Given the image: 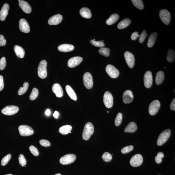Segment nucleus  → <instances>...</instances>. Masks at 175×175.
Wrapping results in <instances>:
<instances>
[{
  "label": "nucleus",
  "mask_w": 175,
  "mask_h": 175,
  "mask_svg": "<svg viewBox=\"0 0 175 175\" xmlns=\"http://www.w3.org/2000/svg\"><path fill=\"white\" fill-rule=\"evenodd\" d=\"M19 29L21 32L28 33L30 32L29 24L25 19H21L19 21Z\"/></svg>",
  "instance_id": "dca6fc26"
},
{
  "label": "nucleus",
  "mask_w": 175,
  "mask_h": 175,
  "mask_svg": "<svg viewBox=\"0 0 175 175\" xmlns=\"http://www.w3.org/2000/svg\"><path fill=\"white\" fill-rule=\"evenodd\" d=\"M29 149L32 154L35 156H38L39 155L38 149L34 146L32 145L30 146Z\"/></svg>",
  "instance_id": "c03bdc74"
},
{
  "label": "nucleus",
  "mask_w": 175,
  "mask_h": 175,
  "mask_svg": "<svg viewBox=\"0 0 175 175\" xmlns=\"http://www.w3.org/2000/svg\"><path fill=\"white\" fill-rule=\"evenodd\" d=\"M19 163L22 167L25 166L26 164L27 161L25 157L23 154H21L19 157Z\"/></svg>",
  "instance_id": "a19ab883"
},
{
  "label": "nucleus",
  "mask_w": 175,
  "mask_h": 175,
  "mask_svg": "<svg viewBox=\"0 0 175 175\" xmlns=\"http://www.w3.org/2000/svg\"><path fill=\"white\" fill-rule=\"evenodd\" d=\"M175 57L174 51L171 49H169L168 51V53L167 59L169 62H172L174 61Z\"/></svg>",
  "instance_id": "72a5a7b5"
},
{
  "label": "nucleus",
  "mask_w": 175,
  "mask_h": 175,
  "mask_svg": "<svg viewBox=\"0 0 175 175\" xmlns=\"http://www.w3.org/2000/svg\"><path fill=\"white\" fill-rule=\"evenodd\" d=\"M19 108L18 106L9 105L5 107L2 109V113L7 116H12L18 113Z\"/></svg>",
  "instance_id": "1a4fd4ad"
},
{
  "label": "nucleus",
  "mask_w": 175,
  "mask_h": 175,
  "mask_svg": "<svg viewBox=\"0 0 175 175\" xmlns=\"http://www.w3.org/2000/svg\"><path fill=\"white\" fill-rule=\"evenodd\" d=\"M139 37L138 32H134L132 33L131 36V38L133 40H135L137 39Z\"/></svg>",
  "instance_id": "8fccbe9b"
},
{
  "label": "nucleus",
  "mask_w": 175,
  "mask_h": 175,
  "mask_svg": "<svg viewBox=\"0 0 175 175\" xmlns=\"http://www.w3.org/2000/svg\"><path fill=\"white\" fill-rule=\"evenodd\" d=\"M107 112L108 113H109V111H107Z\"/></svg>",
  "instance_id": "bf43d9fd"
},
{
  "label": "nucleus",
  "mask_w": 175,
  "mask_h": 175,
  "mask_svg": "<svg viewBox=\"0 0 175 175\" xmlns=\"http://www.w3.org/2000/svg\"><path fill=\"white\" fill-rule=\"evenodd\" d=\"M83 59L80 56H75L70 59L68 62V67L70 68H74L81 63Z\"/></svg>",
  "instance_id": "2eb2a0df"
},
{
  "label": "nucleus",
  "mask_w": 175,
  "mask_h": 175,
  "mask_svg": "<svg viewBox=\"0 0 175 175\" xmlns=\"http://www.w3.org/2000/svg\"><path fill=\"white\" fill-rule=\"evenodd\" d=\"M38 94H39V92L38 90L34 88L32 89V92L30 95V99L31 101H34L36 99L38 96Z\"/></svg>",
  "instance_id": "f704fd0d"
},
{
  "label": "nucleus",
  "mask_w": 175,
  "mask_h": 175,
  "mask_svg": "<svg viewBox=\"0 0 175 175\" xmlns=\"http://www.w3.org/2000/svg\"><path fill=\"white\" fill-rule=\"evenodd\" d=\"M15 52L17 56L19 58H23L25 55V51L24 49L21 47V46L15 45L14 48Z\"/></svg>",
  "instance_id": "5701e85b"
},
{
  "label": "nucleus",
  "mask_w": 175,
  "mask_h": 175,
  "mask_svg": "<svg viewBox=\"0 0 175 175\" xmlns=\"http://www.w3.org/2000/svg\"><path fill=\"white\" fill-rule=\"evenodd\" d=\"M80 15L82 17L86 19H89L91 17L92 13L91 11L87 8H81L80 12Z\"/></svg>",
  "instance_id": "393cba45"
},
{
  "label": "nucleus",
  "mask_w": 175,
  "mask_h": 175,
  "mask_svg": "<svg viewBox=\"0 0 175 175\" xmlns=\"http://www.w3.org/2000/svg\"><path fill=\"white\" fill-rule=\"evenodd\" d=\"M72 130V126L66 125L63 126L59 128V132L63 135H67L69 134Z\"/></svg>",
  "instance_id": "c756f323"
},
{
  "label": "nucleus",
  "mask_w": 175,
  "mask_h": 175,
  "mask_svg": "<svg viewBox=\"0 0 175 175\" xmlns=\"http://www.w3.org/2000/svg\"><path fill=\"white\" fill-rule=\"evenodd\" d=\"M4 83L3 78L1 75H0V91H2L4 89Z\"/></svg>",
  "instance_id": "09e8293b"
},
{
  "label": "nucleus",
  "mask_w": 175,
  "mask_h": 175,
  "mask_svg": "<svg viewBox=\"0 0 175 175\" xmlns=\"http://www.w3.org/2000/svg\"><path fill=\"white\" fill-rule=\"evenodd\" d=\"M74 49V46L72 45L64 44L59 45L58 47V50L63 52H67L73 51Z\"/></svg>",
  "instance_id": "4be33fe9"
},
{
  "label": "nucleus",
  "mask_w": 175,
  "mask_h": 175,
  "mask_svg": "<svg viewBox=\"0 0 175 175\" xmlns=\"http://www.w3.org/2000/svg\"><path fill=\"white\" fill-rule=\"evenodd\" d=\"M131 1L134 6L138 9L142 10L143 9L144 4L141 0H132Z\"/></svg>",
  "instance_id": "473e14b6"
},
{
  "label": "nucleus",
  "mask_w": 175,
  "mask_h": 175,
  "mask_svg": "<svg viewBox=\"0 0 175 175\" xmlns=\"http://www.w3.org/2000/svg\"><path fill=\"white\" fill-rule=\"evenodd\" d=\"M39 143L42 146L45 147H48L50 146L51 144L50 141L45 140V139H41L39 141Z\"/></svg>",
  "instance_id": "49530a36"
},
{
  "label": "nucleus",
  "mask_w": 175,
  "mask_h": 175,
  "mask_svg": "<svg viewBox=\"0 0 175 175\" xmlns=\"http://www.w3.org/2000/svg\"><path fill=\"white\" fill-rule=\"evenodd\" d=\"M119 16L117 14H112L106 21V23L108 25H112L119 20Z\"/></svg>",
  "instance_id": "7c9ffc66"
},
{
  "label": "nucleus",
  "mask_w": 175,
  "mask_h": 175,
  "mask_svg": "<svg viewBox=\"0 0 175 175\" xmlns=\"http://www.w3.org/2000/svg\"><path fill=\"white\" fill-rule=\"evenodd\" d=\"M53 115L55 119L58 118L59 116V113L58 112L56 111L54 112V113L53 114Z\"/></svg>",
  "instance_id": "5fc2aeb1"
},
{
  "label": "nucleus",
  "mask_w": 175,
  "mask_h": 175,
  "mask_svg": "<svg viewBox=\"0 0 175 175\" xmlns=\"http://www.w3.org/2000/svg\"><path fill=\"white\" fill-rule=\"evenodd\" d=\"M134 149V147L132 145L124 147L122 149L121 152L123 154H126L132 151Z\"/></svg>",
  "instance_id": "79ce46f5"
},
{
  "label": "nucleus",
  "mask_w": 175,
  "mask_h": 175,
  "mask_svg": "<svg viewBox=\"0 0 175 175\" xmlns=\"http://www.w3.org/2000/svg\"><path fill=\"white\" fill-rule=\"evenodd\" d=\"M147 34L145 30H144L141 33V34L139 36V42L140 43H143L145 39L146 38L147 36Z\"/></svg>",
  "instance_id": "a18cd8bd"
},
{
  "label": "nucleus",
  "mask_w": 175,
  "mask_h": 175,
  "mask_svg": "<svg viewBox=\"0 0 175 175\" xmlns=\"http://www.w3.org/2000/svg\"><path fill=\"white\" fill-rule=\"evenodd\" d=\"M19 5L23 11L27 14L30 13L32 8L28 3L24 1H19Z\"/></svg>",
  "instance_id": "412c9836"
},
{
  "label": "nucleus",
  "mask_w": 175,
  "mask_h": 175,
  "mask_svg": "<svg viewBox=\"0 0 175 175\" xmlns=\"http://www.w3.org/2000/svg\"><path fill=\"white\" fill-rule=\"evenodd\" d=\"M165 74L162 71H159L158 72L156 76L155 82L157 85L162 83L163 81Z\"/></svg>",
  "instance_id": "bb28decb"
},
{
  "label": "nucleus",
  "mask_w": 175,
  "mask_h": 175,
  "mask_svg": "<svg viewBox=\"0 0 175 175\" xmlns=\"http://www.w3.org/2000/svg\"><path fill=\"white\" fill-rule=\"evenodd\" d=\"M19 133L22 136H29L33 134V130L29 126L21 125L19 127Z\"/></svg>",
  "instance_id": "20e7f679"
},
{
  "label": "nucleus",
  "mask_w": 175,
  "mask_h": 175,
  "mask_svg": "<svg viewBox=\"0 0 175 175\" xmlns=\"http://www.w3.org/2000/svg\"><path fill=\"white\" fill-rule=\"evenodd\" d=\"M83 82L85 87L87 89H90L93 86V81L91 73L86 72L83 76Z\"/></svg>",
  "instance_id": "0eeeda50"
},
{
  "label": "nucleus",
  "mask_w": 175,
  "mask_h": 175,
  "mask_svg": "<svg viewBox=\"0 0 175 175\" xmlns=\"http://www.w3.org/2000/svg\"><path fill=\"white\" fill-rule=\"evenodd\" d=\"M23 87H21L19 89L18 94L19 95H21L25 94L29 87V83L28 82H25L23 85Z\"/></svg>",
  "instance_id": "2f4dec72"
},
{
  "label": "nucleus",
  "mask_w": 175,
  "mask_h": 175,
  "mask_svg": "<svg viewBox=\"0 0 175 175\" xmlns=\"http://www.w3.org/2000/svg\"><path fill=\"white\" fill-rule=\"evenodd\" d=\"M62 19V16L61 15L56 14L49 19L48 23L50 25H57L61 22Z\"/></svg>",
  "instance_id": "f3484780"
},
{
  "label": "nucleus",
  "mask_w": 175,
  "mask_h": 175,
  "mask_svg": "<svg viewBox=\"0 0 175 175\" xmlns=\"http://www.w3.org/2000/svg\"><path fill=\"white\" fill-rule=\"evenodd\" d=\"M133 97L132 92L130 90H127L124 92L123 94V101L125 103H129L132 102Z\"/></svg>",
  "instance_id": "a211bd4d"
},
{
  "label": "nucleus",
  "mask_w": 175,
  "mask_h": 175,
  "mask_svg": "<svg viewBox=\"0 0 175 175\" xmlns=\"http://www.w3.org/2000/svg\"><path fill=\"white\" fill-rule=\"evenodd\" d=\"M144 82L145 86L146 88L151 87L153 83L152 73L150 71H147L145 73L144 76Z\"/></svg>",
  "instance_id": "ddd939ff"
},
{
  "label": "nucleus",
  "mask_w": 175,
  "mask_h": 175,
  "mask_svg": "<svg viewBox=\"0 0 175 175\" xmlns=\"http://www.w3.org/2000/svg\"><path fill=\"white\" fill-rule=\"evenodd\" d=\"M102 158L103 160L105 162H109L111 161L112 156L110 153L105 152L102 155Z\"/></svg>",
  "instance_id": "4c0bfd02"
},
{
  "label": "nucleus",
  "mask_w": 175,
  "mask_h": 175,
  "mask_svg": "<svg viewBox=\"0 0 175 175\" xmlns=\"http://www.w3.org/2000/svg\"><path fill=\"white\" fill-rule=\"evenodd\" d=\"M13 175L11 174H7L6 175Z\"/></svg>",
  "instance_id": "13d9d810"
},
{
  "label": "nucleus",
  "mask_w": 175,
  "mask_h": 175,
  "mask_svg": "<svg viewBox=\"0 0 175 175\" xmlns=\"http://www.w3.org/2000/svg\"><path fill=\"white\" fill-rule=\"evenodd\" d=\"M131 23L130 19L126 18L123 20L118 24L117 28L120 29H123L130 25Z\"/></svg>",
  "instance_id": "cd10ccee"
},
{
  "label": "nucleus",
  "mask_w": 175,
  "mask_h": 175,
  "mask_svg": "<svg viewBox=\"0 0 175 175\" xmlns=\"http://www.w3.org/2000/svg\"><path fill=\"white\" fill-rule=\"evenodd\" d=\"M71 133V131H70V133Z\"/></svg>",
  "instance_id": "052dcab7"
},
{
  "label": "nucleus",
  "mask_w": 175,
  "mask_h": 175,
  "mask_svg": "<svg viewBox=\"0 0 175 175\" xmlns=\"http://www.w3.org/2000/svg\"><path fill=\"white\" fill-rule=\"evenodd\" d=\"M94 125L91 122L86 123L84 126L83 133V138L85 141L88 140L94 133Z\"/></svg>",
  "instance_id": "f257e3e1"
},
{
  "label": "nucleus",
  "mask_w": 175,
  "mask_h": 175,
  "mask_svg": "<svg viewBox=\"0 0 175 175\" xmlns=\"http://www.w3.org/2000/svg\"><path fill=\"white\" fill-rule=\"evenodd\" d=\"M6 41L3 35L0 34V46H5L6 44Z\"/></svg>",
  "instance_id": "de8ad7c7"
},
{
  "label": "nucleus",
  "mask_w": 175,
  "mask_h": 175,
  "mask_svg": "<svg viewBox=\"0 0 175 175\" xmlns=\"http://www.w3.org/2000/svg\"><path fill=\"white\" fill-rule=\"evenodd\" d=\"M105 70L107 73L111 78H116L119 75V70L112 65H107Z\"/></svg>",
  "instance_id": "9b49d317"
},
{
  "label": "nucleus",
  "mask_w": 175,
  "mask_h": 175,
  "mask_svg": "<svg viewBox=\"0 0 175 175\" xmlns=\"http://www.w3.org/2000/svg\"><path fill=\"white\" fill-rule=\"evenodd\" d=\"M171 135V131L170 129H167L163 131L161 133L157 141L158 146H162L168 140Z\"/></svg>",
  "instance_id": "7ed1b4c3"
},
{
  "label": "nucleus",
  "mask_w": 175,
  "mask_h": 175,
  "mask_svg": "<svg viewBox=\"0 0 175 175\" xmlns=\"http://www.w3.org/2000/svg\"><path fill=\"white\" fill-rule=\"evenodd\" d=\"M51 113V112L50 110L49 109H47L45 111V114L47 116H49L50 115Z\"/></svg>",
  "instance_id": "6e6d98bb"
},
{
  "label": "nucleus",
  "mask_w": 175,
  "mask_h": 175,
  "mask_svg": "<svg viewBox=\"0 0 175 175\" xmlns=\"http://www.w3.org/2000/svg\"><path fill=\"white\" fill-rule=\"evenodd\" d=\"M157 156L161 158H162L164 157V154L162 152H159L157 154Z\"/></svg>",
  "instance_id": "864d4df0"
},
{
  "label": "nucleus",
  "mask_w": 175,
  "mask_h": 175,
  "mask_svg": "<svg viewBox=\"0 0 175 175\" xmlns=\"http://www.w3.org/2000/svg\"><path fill=\"white\" fill-rule=\"evenodd\" d=\"M52 90L57 97H61L63 95V91L62 88L58 83H55L53 85L52 88Z\"/></svg>",
  "instance_id": "6ab92c4d"
},
{
  "label": "nucleus",
  "mask_w": 175,
  "mask_h": 175,
  "mask_svg": "<svg viewBox=\"0 0 175 175\" xmlns=\"http://www.w3.org/2000/svg\"><path fill=\"white\" fill-rule=\"evenodd\" d=\"M143 162V158L140 154H136L131 158L130 163L131 166L134 167H138L141 165Z\"/></svg>",
  "instance_id": "f8f14e48"
},
{
  "label": "nucleus",
  "mask_w": 175,
  "mask_h": 175,
  "mask_svg": "<svg viewBox=\"0 0 175 175\" xmlns=\"http://www.w3.org/2000/svg\"><path fill=\"white\" fill-rule=\"evenodd\" d=\"M155 162L159 164L162 162V158L156 156L155 157Z\"/></svg>",
  "instance_id": "603ef678"
},
{
  "label": "nucleus",
  "mask_w": 175,
  "mask_h": 175,
  "mask_svg": "<svg viewBox=\"0 0 175 175\" xmlns=\"http://www.w3.org/2000/svg\"><path fill=\"white\" fill-rule=\"evenodd\" d=\"M47 62L45 60H42L40 63L38 68V74L41 79H45L47 76Z\"/></svg>",
  "instance_id": "f03ea898"
},
{
  "label": "nucleus",
  "mask_w": 175,
  "mask_h": 175,
  "mask_svg": "<svg viewBox=\"0 0 175 175\" xmlns=\"http://www.w3.org/2000/svg\"><path fill=\"white\" fill-rule=\"evenodd\" d=\"M65 90L69 96L73 100L76 101L77 99V96L74 90L69 85L65 87Z\"/></svg>",
  "instance_id": "a878e982"
},
{
  "label": "nucleus",
  "mask_w": 175,
  "mask_h": 175,
  "mask_svg": "<svg viewBox=\"0 0 175 175\" xmlns=\"http://www.w3.org/2000/svg\"><path fill=\"white\" fill-rule=\"evenodd\" d=\"M6 65V58L5 57H2L0 59V70H3L5 69Z\"/></svg>",
  "instance_id": "37998d69"
},
{
  "label": "nucleus",
  "mask_w": 175,
  "mask_h": 175,
  "mask_svg": "<svg viewBox=\"0 0 175 175\" xmlns=\"http://www.w3.org/2000/svg\"><path fill=\"white\" fill-rule=\"evenodd\" d=\"M12 156L10 154H8L5 156L3 158L1 161V165L2 166H5L6 165L8 162H9Z\"/></svg>",
  "instance_id": "ea45409f"
},
{
  "label": "nucleus",
  "mask_w": 175,
  "mask_h": 175,
  "mask_svg": "<svg viewBox=\"0 0 175 175\" xmlns=\"http://www.w3.org/2000/svg\"><path fill=\"white\" fill-rule=\"evenodd\" d=\"M161 20L166 25H168L170 22L171 14L166 9L161 10L159 13Z\"/></svg>",
  "instance_id": "9d476101"
},
{
  "label": "nucleus",
  "mask_w": 175,
  "mask_h": 175,
  "mask_svg": "<svg viewBox=\"0 0 175 175\" xmlns=\"http://www.w3.org/2000/svg\"><path fill=\"white\" fill-rule=\"evenodd\" d=\"M110 51V49L108 48H102L100 49L99 52L101 55L106 57L109 56Z\"/></svg>",
  "instance_id": "c9c22d12"
},
{
  "label": "nucleus",
  "mask_w": 175,
  "mask_h": 175,
  "mask_svg": "<svg viewBox=\"0 0 175 175\" xmlns=\"http://www.w3.org/2000/svg\"><path fill=\"white\" fill-rule=\"evenodd\" d=\"M123 115L122 113H119L117 115L115 120V125L116 126H119L122 122Z\"/></svg>",
  "instance_id": "58836bf2"
},
{
  "label": "nucleus",
  "mask_w": 175,
  "mask_h": 175,
  "mask_svg": "<svg viewBox=\"0 0 175 175\" xmlns=\"http://www.w3.org/2000/svg\"><path fill=\"white\" fill-rule=\"evenodd\" d=\"M9 9V4L5 3L3 5L1 10L0 11V20L3 21L5 20L8 14Z\"/></svg>",
  "instance_id": "aec40b11"
},
{
  "label": "nucleus",
  "mask_w": 175,
  "mask_h": 175,
  "mask_svg": "<svg viewBox=\"0 0 175 175\" xmlns=\"http://www.w3.org/2000/svg\"><path fill=\"white\" fill-rule=\"evenodd\" d=\"M54 175H61V174L59 173V174H55Z\"/></svg>",
  "instance_id": "4d7b16f0"
},
{
  "label": "nucleus",
  "mask_w": 175,
  "mask_h": 175,
  "mask_svg": "<svg viewBox=\"0 0 175 175\" xmlns=\"http://www.w3.org/2000/svg\"><path fill=\"white\" fill-rule=\"evenodd\" d=\"M124 57L128 66L132 68L135 64V59L133 54L129 52L126 51L124 53Z\"/></svg>",
  "instance_id": "4468645a"
},
{
  "label": "nucleus",
  "mask_w": 175,
  "mask_h": 175,
  "mask_svg": "<svg viewBox=\"0 0 175 175\" xmlns=\"http://www.w3.org/2000/svg\"><path fill=\"white\" fill-rule=\"evenodd\" d=\"M170 109L172 110H175V98L172 100L170 105Z\"/></svg>",
  "instance_id": "3c124183"
},
{
  "label": "nucleus",
  "mask_w": 175,
  "mask_h": 175,
  "mask_svg": "<svg viewBox=\"0 0 175 175\" xmlns=\"http://www.w3.org/2000/svg\"><path fill=\"white\" fill-rule=\"evenodd\" d=\"M103 101L106 107L109 108L113 106V98L111 92L108 91L105 92L103 96Z\"/></svg>",
  "instance_id": "423d86ee"
},
{
  "label": "nucleus",
  "mask_w": 175,
  "mask_h": 175,
  "mask_svg": "<svg viewBox=\"0 0 175 175\" xmlns=\"http://www.w3.org/2000/svg\"><path fill=\"white\" fill-rule=\"evenodd\" d=\"M90 42L92 45L96 47L102 48L104 47L105 45V43L101 41H95L94 40H91Z\"/></svg>",
  "instance_id": "e433bc0d"
},
{
  "label": "nucleus",
  "mask_w": 175,
  "mask_h": 175,
  "mask_svg": "<svg viewBox=\"0 0 175 175\" xmlns=\"http://www.w3.org/2000/svg\"><path fill=\"white\" fill-rule=\"evenodd\" d=\"M76 156L75 154H69L65 155L60 159V163L63 165H68L74 162Z\"/></svg>",
  "instance_id": "39448f33"
},
{
  "label": "nucleus",
  "mask_w": 175,
  "mask_h": 175,
  "mask_svg": "<svg viewBox=\"0 0 175 175\" xmlns=\"http://www.w3.org/2000/svg\"><path fill=\"white\" fill-rule=\"evenodd\" d=\"M157 34V33L154 32L150 35L147 42V45L149 48H152L154 44L156 39Z\"/></svg>",
  "instance_id": "c85d7f7f"
},
{
  "label": "nucleus",
  "mask_w": 175,
  "mask_h": 175,
  "mask_svg": "<svg viewBox=\"0 0 175 175\" xmlns=\"http://www.w3.org/2000/svg\"><path fill=\"white\" fill-rule=\"evenodd\" d=\"M161 106L159 101L154 100L150 103L149 108L150 114L152 116L154 115L158 112Z\"/></svg>",
  "instance_id": "6e6552de"
},
{
  "label": "nucleus",
  "mask_w": 175,
  "mask_h": 175,
  "mask_svg": "<svg viewBox=\"0 0 175 175\" xmlns=\"http://www.w3.org/2000/svg\"><path fill=\"white\" fill-rule=\"evenodd\" d=\"M137 129V125L136 123L131 122L128 125L124 130L125 132L133 133Z\"/></svg>",
  "instance_id": "b1692460"
}]
</instances>
